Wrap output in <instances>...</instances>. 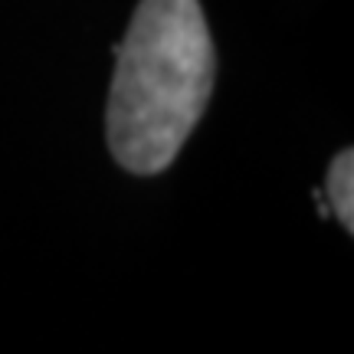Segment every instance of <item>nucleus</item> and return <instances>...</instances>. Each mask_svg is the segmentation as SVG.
Here are the masks:
<instances>
[{
	"label": "nucleus",
	"mask_w": 354,
	"mask_h": 354,
	"mask_svg": "<svg viewBox=\"0 0 354 354\" xmlns=\"http://www.w3.org/2000/svg\"><path fill=\"white\" fill-rule=\"evenodd\" d=\"M115 53L109 145L131 174H158L214 92V39L201 0H141Z\"/></svg>",
	"instance_id": "f257e3e1"
},
{
	"label": "nucleus",
	"mask_w": 354,
	"mask_h": 354,
	"mask_svg": "<svg viewBox=\"0 0 354 354\" xmlns=\"http://www.w3.org/2000/svg\"><path fill=\"white\" fill-rule=\"evenodd\" d=\"M328 201L344 230H354V154L342 151L328 167Z\"/></svg>",
	"instance_id": "f03ea898"
}]
</instances>
